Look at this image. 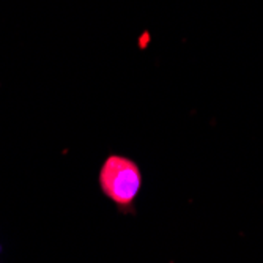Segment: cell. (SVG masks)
<instances>
[{"instance_id": "cell-1", "label": "cell", "mask_w": 263, "mask_h": 263, "mask_svg": "<svg viewBox=\"0 0 263 263\" xmlns=\"http://www.w3.org/2000/svg\"><path fill=\"white\" fill-rule=\"evenodd\" d=\"M100 186L104 196L118 208L126 211L142 187V174L139 165L126 156L110 155L100 169Z\"/></svg>"}]
</instances>
